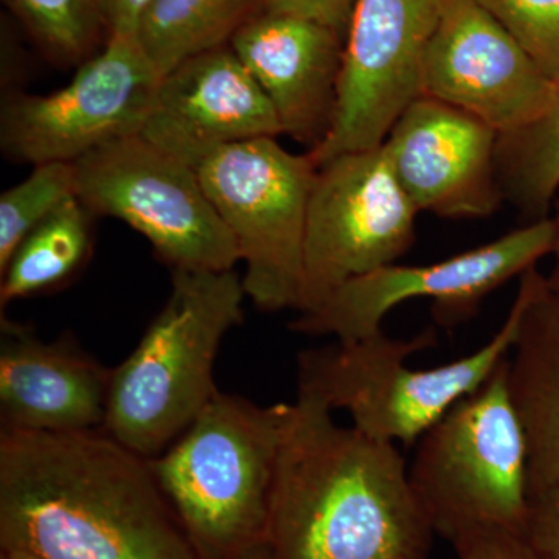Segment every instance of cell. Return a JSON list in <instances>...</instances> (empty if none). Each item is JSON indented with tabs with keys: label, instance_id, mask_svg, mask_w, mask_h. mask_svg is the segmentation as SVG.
Instances as JSON below:
<instances>
[{
	"label": "cell",
	"instance_id": "6da1fadb",
	"mask_svg": "<svg viewBox=\"0 0 559 559\" xmlns=\"http://www.w3.org/2000/svg\"><path fill=\"white\" fill-rule=\"evenodd\" d=\"M0 549L39 559H202L150 460L103 429H2Z\"/></svg>",
	"mask_w": 559,
	"mask_h": 559
},
{
	"label": "cell",
	"instance_id": "7a4b0ae2",
	"mask_svg": "<svg viewBox=\"0 0 559 559\" xmlns=\"http://www.w3.org/2000/svg\"><path fill=\"white\" fill-rule=\"evenodd\" d=\"M325 403H289L272 485V559H429L432 525L395 443L341 426Z\"/></svg>",
	"mask_w": 559,
	"mask_h": 559
},
{
	"label": "cell",
	"instance_id": "3957f363",
	"mask_svg": "<svg viewBox=\"0 0 559 559\" xmlns=\"http://www.w3.org/2000/svg\"><path fill=\"white\" fill-rule=\"evenodd\" d=\"M171 290L130 356L110 369L103 430L157 457L215 399V362L245 322L242 277L231 271H171Z\"/></svg>",
	"mask_w": 559,
	"mask_h": 559
},
{
	"label": "cell",
	"instance_id": "277c9868",
	"mask_svg": "<svg viewBox=\"0 0 559 559\" xmlns=\"http://www.w3.org/2000/svg\"><path fill=\"white\" fill-rule=\"evenodd\" d=\"M289 403L216 393L189 428L148 459L202 559H245L266 544L272 485Z\"/></svg>",
	"mask_w": 559,
	"mask_h": 559
},
{
	"label": "cell",
	"instance_id": "5b68a950",
	"mask_svg": "<svg viewBox=\"0 0 559 559\" xmlns=\"http://www.w3.org/2000/svg\"><path fill=\"white\" fill-rule=\"evenodd\" d=\"M521 277L513 307L498 333L476 352L433 369H412L409 359L436 347V330L412 340H392L384 331L358 341H336L297 356L299 393L330 409L347 412L353 426L371 439L415 447L419 437L460 400L480 389L509 358L525 304Z\"/></svg>",
	"mask_w": 559,
	"mask_h": 559
},
{
	"label": "cell",
	"instance_id": "8992f818",
	"mask_svg": "<svg viewBox=\"0 0 559 559\" xmlns=\"http://www.w3.org/2000/svg\"><path fill=\"white\" fill-rule=\"evenodd\" d=\"M507 359L414 447L412 489L436 535L450 544L474 533L527 528V440L511 401Z\"/></svg>",
	"mask_w": 559,
	"mask_h": 559
},
{
	"label": "cell",
	"instance_id": "52a82bcc",
	"mask_svg": "<svg viewBox=\"0 0 559 559\" xmlns=\"http://www.w3.org/2000/svg\"><path fill=\"white\" fill-rule=\"evenodd\" d=\"M194 170L237 241L248 299L264 312L296 310L318 171L310 154L253 139L210 151Z\"/></svg>",
	"mask_w": 559,
	"mask_h": 559
},
{
	"label": "cell",
	"instance_id": "ba28073f",
	"mask_svg": "<svg viewBox=\"0 0 559 559\" xmlns=\"http://www.w3.org/2000/svg\"><path fill=\"white\" fill-rule=\"evenodd\" d=\"M73 168L81 204L139 231L171 271H231L240 263L193 165L142 134L106 143Z\"/></svg>",
	"mask_w": 559,
	"mask_h": 559
},
{
	"label": "cell",
	"instance_id": "9c48e42d",
	"mask_svg": "<svg viewBox=\"0 0 559 559\" xmlns=\"http://www.w3.org/2000/svg\"><path fill=\"white\" fill-rule=\"evenodd\" d=\"M160 80L138 35H110L60 90L3 95L0 150L33 167L73 164L106 143L142 134Z\"/></svg>",
	"mask_w": 559,
	"mask_h": 559
},
{
	"label": "cell",
	"instance_id": "30bf717a",
	"mask_svg": "<svg viewBox=\"0 0 559 559\" xmlns=\"http://www.w3.org/2000/svg\"><path fill=\"white\" fill-rule=\"evenodd\" d=\"M417 215L384 145L318 165L294 311L318 310L344 283L406 255L415 242Z\"/></svg>",
	"mask_w": 559,
	"mask_h": 559
},
{
	"label": "cell",
	"instance_id": "8fae6325",
	"mask_svg": "<svg viewBox=\"0 0 559 559\" xmlns=\"http://www.w3.org/2000/svg\"><path fill=\"white\" fill-rule=\"evenodd\" d=\"M554 240V221L546 218L439 263L388 264L344 283L318 310L297 316L290 330L336 341L364 340L382 331L393 308L417 299L432 300L439 325H457L473 318L489 294L551 255Z\"/></svg>",
	"mask_w": 559,
	"mask_h": 559
},
{
	"label": "cell",
	"instance_id": "7c38bea8",
	"mask_svg": "<svg viewBox=\"0 0 559 559\" xmlns=\"http://www.w3.org/2000/svg\"><path fill=\"white\" fill-rule=\"evenodd\" d=\"M450 0H356L342 64L340 106L316 165L388 139L421 94L423 58Z\"/></svg>",
	"mask_w": 559,
	"mask_h": 559
},
{
	"label": "cell",
	"instance_id": "4fadbf2b",
	"mask_svg": "<svg viewBox=\"0 0 559 559\" xmlns=\"http://www.w3.org/2000/svg\"><path fill=\"white\" fill-rule=\"evenodd\" d=\"M557 83L479 0H450L421 68V94L477 117L498 134L543 112Z\"/></svg>",
	"mask_w": 559,
	"mask_h": 559
},
{
	"label": "cell",
	"instance_id": "5bb4252c",
	"mask_svg": "<svg viewBox=\"0 0 559 559\" xmlns=\"http://www.w3.org/2000/svg\"><path fill=\"white\" fill-rule=\"evenodd\" d=\"M498 139V132L477 117L418 95L382 145L418 213L487 218L506 202L496 168Z\"/></svg>",
	"mask_w": 559,
	"mask_h": 559
},
{
	"label": "cell",
	"instance_id": "9a60e30c",
	"mask_svg": "<svg viewBox=\"0 0 559 559\" xmlns=\"http://www.w3.org/2000/svg\"><path fill=\"white\" fill-rule=\"evenodd\" d=\"M142 135L194 167L219 146L283 134L266 94L229 44L162 76Z\"/></svg>",
	"mask_w": 559,
	"mask_h": 559
},
{
	"label": "cell",
	"instance_id": "2e32d148",
	"mask_svg": "<svg viewBox=\"0 0 559 559\" xmlns=\"http://www.w3.org/2000/svg\"><path fill=\"white\" fill-rule=\"evenodd\" d=\"M230 47L266 94L282 134L307 153L318 150L336 121L345 36L305 17L260 11Z\"/></svg>",
	"mask_w": 559,
	"mask_h": 559
},
{
	"label": "cell",
	"instance_id": "e0dca14e",
	"mask_svg": "<svg viewBox=\"0 0 559 559\" xmlns=\"http://www.w3.org/2000/svg\"><path fill=\"white\" fill-rule=\"evenodd\" d=\"M110 369L69 337L40 341L28 326L2 319L0 421L20 432L103 429Z\"/></svg>",
	"mask_w": 559,
	"mask_h": 559
},
{
	"label": "cell",
	"instance_id": "ac0fdd59",
	"mask_svg": "<svg viewBox=\"0 0 559 559\" xmlns=\"http://www.w3.org/2000/svg\"><path fill=\"white\" fill-rule=\"evenodd\" d=\"M528 297L507 359L528 450L530 498L559 484V288L538 267L522 275Z\"/></svg>",
	"mask_w": 559,
	"mask_h": 559
},
{
	"label": "cell",
	"instance_id": "d6986e66",
	"mask_svg": "<svg viewBox=\"0 0 559 559\" xmlns=\"http://www.w3.org/2000/svg\"><path fill=\"white\" fill-rule=\"evenodd\" d=\"M263 11V0H153L138 39L162 76L202 51L229 46Z\"/></svg>",
	"mask_w": 559,
	"mask_h": 559
},
{
	"label": "cell",
	"instance_id": "ffe728a7",
	"mask_svg": "<svg viewBox=\"0 0 559 559\" xmlns=\"http://www.w3.org/2000/svg\"><path fill=\"white\" fill-rule=\"evenodd\" d=\"M92 218L79 198H72L36 227L0 271L2 308L68 285L90 260Z\"/></svg>",
	"mask_w": 559,
	"mask_h": 559
},
{
	"label": "cell",
	"instance_id": "44dd1931",
	"mask_svg": "<svg viewBox=\"0 0 559 559\" xmlns=\"http://www.w3.org/2000/svg\"><path fill=\"white\" fill-rule=\"evenodd\" d=\"M496 168L503 201L522 218H549L559 191V83L536 119L499 135Z\"/></svg>",
	"mask_w": 559,
	"mask_h": 559
},
{
	"label": "cell",
	"instance_id": "7402d4cb",
	"mask_svg": "<svg viewBox=\"0 0 559 559\" xmlns=\"http://www.w3.org/2000/svg\"><path fill=\"white\" fill-rule=\"evenodd\" d=\"M47 60L79 68L108 40L100 0H3Z\"/></svg>",
	"mask_w": 559,
	"mask_h": 559
},
{
	"label": "cell",
	"instance_id": "603a6c76",
	"mask_svg": "<svg viewBox=\"0 0 559 559\" xmlns=\"http://www.w3.org/2000/svg\"><path fill=\"white\" fill-rule=\"evenodd\" d=\"M76 198L75 168L68 162L36 165L32 175L0 197V271L21 242Z\"/></svg>",
	"mask_w": 559,
	"mask_h": 559
},
{
	"label": "cell",
	"instance_id": "cb8c5ba5",
	"mask_svg": "<svg viewBox=\"0 0 559 559\" xmlns=\"http://www.w3.org/2000/svg\"><path fill=\"white\" fill-rule=\"evenodd\" d=\"M530 58L559 83V0H479Z\"/></svg>",
	"mask_w": 559,
	"mask_h": 559
},
{
	"label": "cell",
	"instance_id": "d4e9b609",
	"mask_svg": "<svg viewBox=\"0 0 559 559\" xmlns=\"http://www.w3.org/2000/svg\"><path fill=\"white\" fill-rule=\"evenodd\" d=\"M525 536L543 559H559V484L530 498Z\"/></svg>",
	"mask_w": 559,
	"mask_h": 559
},
{
	"label": "cell",
	"instance_id": "484cf974",
	"mask_svg": "<svg viewBox=\"0 0 559 559\" xmlns=\"http://www.w3.org/2000/svg\"><path fill=\"white\" fill-rule=\"evenodd\" d=\"M457 559H543L525 533L480 532L451 544Z\"/></svg>",
	"mask_w": 559,
	"mask_h": 559
},
{
	"label": "cell",
	"instance_id": "4316f807",
	"mask_svg": "<svg viewBox=\"0 0 559 559\" xmlns=\"http://www.w3.org/2000/svg\"><path fill=\"white\" fill-rule=\"evenodd\" d=\"M356 0H263V11L290 14L347 35Z\"/></svg>",
	"mask_w": 559,
	"mask_h": 559
},
{
	"label": "cell",
	"instance_id": "83f0119b",
	"mask_svg": "<svg viewBox=\"0 0 559 559\" xmlns=\"http://www.w3.org/2000/svg\"><path fill=\"white\" fill-rule=\"evenodd\" d=\"M151 2L153 0H100L108 38L110 35H135Z\"/></svg>",
	"mask_w": 559,
	"mask_h": 559
},
{
	"label": "cell",
	"instance_id": "f1b7e54d",
	"mask_svg": "<svg viewBox=\"0 0 559 559\" xmlns=\"http://www.w3.org/2000/svg\"><path fill=\"white\" fill-rule=\"evenodd\" d=\"M555 216L551 218L554 221V229H555V240H554V250H551V255H554L555 264L554 270H551L549 277V283L555 288H559V191L557 198H555Z\"/></svg>",
	"mask_w": 559,
	"mask_h": 559
},
{
	"label": "cell",
	"instance_id": "f546056e",
	"mask_svg": "<svg viewBox=\"0 0 559 559\" xmlns=\"http://www.w3.org/2000/svg\"><path fill=\"white\" fill-rule=\"evenodd\" d=\"M0 559H39L27 554V551L14 549H0Z\"/></svg>",
	"mask_w": 559,
	"mask_h": 559
},
{
	"label": "cell",
	"instance_id": "4dcf8cb0",
	"mask_svg": "<svg viewBox=\"0 0 559 559\" xmlns=\"http://www.w3.org/2000/svg\"><path fill=\"white\" fill-rule=\"evenodd\" d=\"M245 559H272L270 549H267L266 544H263V546L257 547L255 550L250 551L248 557Z\"/></svg>",
	"mask_w": 559,
	"mask_h": 559
}]
</instances>
